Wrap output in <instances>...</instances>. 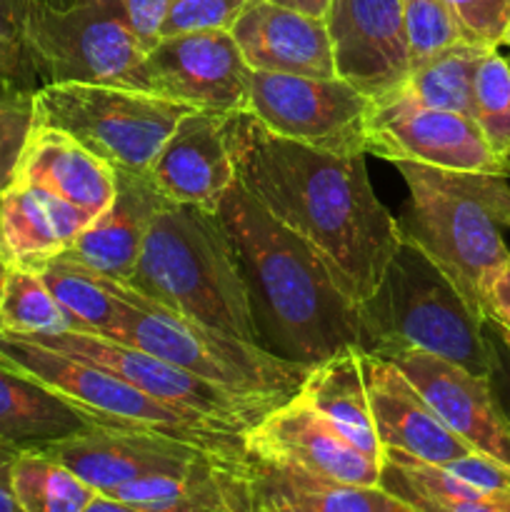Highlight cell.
Wrapping results in <instances>:
<instances>
[{
  "label": "cell",
  "instance_id": "6da1fadb",
  "mask_svg": "<svg viewBox=\"0 0 510 512\" xmlns=\"http://www.w3.org/2000/svg\"><path fill=\"white\" fill-rule=\"evenodd\" d=\"M235 178L333 270L363 303L400 240L398 220L375 195L365 155H335L278 138L250 113L233 120Z\"/></svg>",
  "mask_w": 510,
  "mask_h": 512
},
{
  "label": "cell",
  "instance_id": "7a4b0ae2",
  "mask_svg": "<svg viewBox=\"0 0 510 512\" xmlns=\"http://www.w3.org/2000/svg\"><path fill=\"white\" fill-rule=\"evenodd\" d=\"M215 213L233 240L265 350L318 365L340 350L360 348L358 303L328 263L278 223L238 178Z\"/></svg>",
  "mask_w": 510,
  "mask_h": 512
},
{
  "label": "cell",
  "instance_id": "3957f363",
  "mask_svg": "<svg viewBox=\"0 0 510 512\" xmlns=\"http://www.w3.org/2000/svg\"><path fill=\"white\" fill-rule=\"evenodd\" d=\"M125 285L160 308L258 343L243 268L218 213L165 200Z\"/></svg>",
  "mask_w": 510,
  "mask_h": 512
},
{
  "label": "cell",
  "instance_id": "277c9868",
  "mask_svg": "<svg viewBox=\"0 0 510 512\" xmlns=\"http://www.w3.org/2000/svg\"><path fill=\"white\" fill-rule=\"evenodd\" d=\"M408 185L400 238L418 245L480 313V283L510 258V185L500 175L460 173L418 163H393ZM485 320V318H483Z\"/></svg>",
  "mask_w": 510,
  "mask_h": 512
},
{
  "label": "cell",
  "instance_id": "5b68a950",
  "mask_svg": "<svg viewBox=\"0 0 510 512\" xmlns=\"http://www.w3.org/2000/svg\"><path fill=\"white\" fill-rule=\"evenodd\" d=\"M358 313L363 353L393 358L408 350H423L488 378L485 320L465 303L448 275L410 240H398L378 288L358 303Z\"/></svg>",
  "mask_w": 510,
  "mask_h": 512
},
{
  "label": "cell",
  "instance_id": "8992f818",
  "mask_svg": "<svg viewBox=\"0 0 510 512\" xmlns=\"http://www.w3.org/2000/svg\"><path fill=\"white\" fill-rule=\"evenodd\" d=\"M103 283L120 300V318L108 335L110 340L158 355L218 388L283 403L298 393L305 375L313 368L280 358L258 343H248L160 308L118 280L103 278Z\"/></svg>",
  "mask_w": 510,
  "mask_h": 512
},
{
  "label": "cell",
  "instance_id": "52a82bcc",
  "mask_svg": "<svg viewBox=\"0 0 510 512\" xmlns=\"http://www.w3.org/2000/svg\"><path fill=\"white\" fill-rule=\"evenodd\" d=\"M0 363L38 380L100 425L158 430L223 458H248L243 435L230 433L203 415L158 403L110 370L35 340L0 333Z\"/></svg>",
  "mask_w": 510,
  "mask_h": 512
},
{
  "label": "cell",
  "instance_id": "ba28073f",
  "mask_svg": "<svg viewBox=\"0 0 510 512\" xmlns=\"http://www.w3.org/2000/svg\"><path fill=\"white\" fill-rule=\"evenodd\" d=\"M190 105L138 88L48 83L35 90V123L65 130L115 170L148 175Z\"/></svg>",
  "mask_w": 510,
  "mask_h": 512
},
{
  "label": "cell",
  "instance_id": "9c48e42d",
  "mask_svg": "<svg viewBox=\"0 0 510 512\" xmlns=\"http://www.w3.org/2000/svg\"><path fill=\"white\" fill-rule=\"evenodd\" d=\"M23 48L48 83H98L128 88L130 73L148 50L133 33L123 0H73L65 8L35 3Z\"/></svg>",
  "mask_w": 510,
  "mask_h": 512
},
{
  "label": "cell",
  "instance_id": "30bf717a",
  "mask_svg": "<svg viewBox=\"0 0 510 512\" xmlns=\"http://www.w3.org/2000/svg\"><path fill=\"white\" fill-rule=\"evenodd\" d=\"M278 138L335 155H368L375 98L343 78L248 73V110Z\"/></svg>",
  "mask_w": 510,
  "mask_h": 512
},
{
  "label": "cell",
  "instance_id": "8fae6325",
  "mask_svg": "<svg viewBox=\"0 0 510 512\" xmlns=\"http://www.w3.org/2000/svg\"><path fill=\"white\" fill-rule=\"evenodd\" d=\"M20 338V335H18ZM35 343L45 348L60 350L70 358L85 360V363L100 365L118 378L128 380L145 395L170 408L188 410V413L203 415L213 420L220 428L235 435H245L263 415H268L278 400L260 398V395H243L233 390L218 388L168 360L150 355L133 345L118 343V340L103 338L95 333H80V330H65L58 335H35Z\"/></svg>",
  "mask_w": 510,
  "mask_h": 512
},
{
  "label": "cell",
  "instance_id": "7c38bea8",
  "mask_svg": "<svg viewBox=\"0 0 510 512\" xmlns=\"http://www.w3.org/2000/svg\"><path fill=\"white\" fill-rule=\"evenodd\" d=\"M248 73L228 30L160 38L130 73L128 88L148 90L190 108L245 113Z\"/></svg>",
  "mask_w": 510,
  "mask_h": 512
},
{
  "label": "cell",
  "instance_id": "4fadbf2b",
  "mask_svg": "<svg viewBox=\"0 0 510 512\" xmlns=\"http://www.w3.org/2000/svg\"><path fill=\"white\" fill-rule=\"evenodd\" d=\"M243 443L248 458L260 465L363 488H375L383 478V463L353 448L300 393L263 415L243 435Z\"/></svg>",
  "mask_w": 510,
  "mask_h": 512
},
{
  "label": "cell",
  "instance_id": "5bb4252c",
  "mask_svg": "<svg viewBox=\"0 0 510 512\" xmlns=\"http://www.w3.org/2000/svg\"><path fill=\"white\" fill-rule=\"evenodd\" d=\"M38 450L73 470L95 493H110L145 475L183 473L223 458L158 430L123 425H93Z\"/></svg>",
  "mask_w": 510,
  "mask_h": 512
},
{
  "label": "cell",
  "instance_id": "9a60e30c",
  "mask_svg": "<svg viewBox=\"0 0 510 512\" xmlns=\"http://www.w3.org/2000/svg\"><path fill=\"white\" fill-rule=\"evenodd\" d=\"M368 153L388 163H418L460 173L508 178V168L485 143L470 115L413 105H375Z\"/></svg>",
  "mask_w": 510,
  "mask_h": 512
},
{
  "label": "cell",
  "instance_id": "2e32d148",
  "mask_svg": "<svg viewBox=\"0 0 510 512\" xmlns=\"http://www.w3.org/2000/svg\"><path fill=\"white\" fill-rule=\"evenodd\" d=\"M405 0H330L325 25L333 43L335 75L375 103L400 88L410 70Z\"/></svg>",
  "mask_w": 510,
  "mask_h": 512
},
{
  "label": "cell",
  "instance_id": "e0dca14e",
  "mask_svg": "<svg viewBox=\"0 0 510 512\" xmlns=\"http://www.w3.org/2000/svg\"><path fill=\"white\" fill-rule=\"evenodd\" d=\"M235 115L193 108L178 120L148 170L150 183L168 203L218 210L235 183Z\"/></svg>",
  "mask_w": 510,
  "mask_h": 512
},
{
  "label": "cell",
  "instance_id": "ac0fdd59",
  "mask_svg": "<svg viewBox=\"0 0 510 512\" xmlns=\"http://www.w3.org/2000/svg\"><path fill=\"white\" fill-rule=\"evenodd\" d=\"M388 360H393L395 368L413 383L450 433L458 435L475 453L510 468V428L488 378L423 350H408Z\"/></svg>",
  "mask_w": 510,
  "mask_h": 512
},
{
  "label": "cell",
  "instance_id": "d6986e66",
  "mask_svg": "<svg viewBox=\"0 0 510 512\" xmlns=\"http://www.w3.org/2000/svg\"><path fill=\"white\" fill-rule=\"evenodd\" d=\"M365 385L375 433L385 450L430 465H448L475 453L445 428L443 420L430 410L423 395L395 368L393 360L365 353Z\"/></svg>",
  "mask_w": 510,
  "mask_h": 512
},
{
  "label": "cell",
  "instance_id": "ffe728a7",
  "mask_svg": "<svg viewBox=\"0 0 510 512\" xmlns=\"http://www.w3.org/2000/svg\"><path fill=\"white\" fill-rule=\"evenodd\" d=\"M230 35L250 70L335 78L333 43L323 18H310L268 0H250Z\"/></svg>",
  "mask_w": 510,
  "mask_h": 512
},
{
  "label": "cell",
  "instance_id": "44dd1931",
  "mask_svg": "<svg viewBox=\"0 0 510 512\" xmlns=\"http://www.w3.org/2000/svg\"><path fill=\"white\" fill-rule=\"evenodd\" d=\"M115 195L63 255L103 278L128 283L165 198L148 175L115 170Z\"/></svg>",
  "mask_w": 510,
  "mask_h": 512
},
{
  "label": "cell",
  "instance_id": "7402d4cb",
  "mask_svg": "<svg viewBox=\"0 0 510 512\" xmlns=\"http://www.w3.org/2000/svg\"><path fill=\"white\" fill-rule=\"evenodd\" d=\"M15 183L35 185L98 218L115 195V168L65 130L35 123Z\"/></svg>",
  "mask_w": 510,
  "mask_h": 512
},
{
  "label": "cell",
  "instance_id": "603a6c76",
  "mask_svg": "<svg viewBox=\"0 0 510 512\" xmlns=\"http://www.w3.org/2000/svg\"><path fill=\"white\" fill-rule=\"evenodd\" d=\"M90 215L35 185L13 183L0 193V245L13 263L55 258L90 225Z\"/></svg>",
  "mask_w": 510,
  "mask_h": 512
},
{
  "label": "cell",
  "instance_id": "cb8c5ba5",
  "mask_svg": "<svg viewBox=\"0 0 510 512\" xmlns=\"http://www.w3.org/2000/svg\"><path fill=\"white\" fill-rule=\"evenodd\" d=\"M353 448L375 463H385V448L375 433L365 385V353L345 348L313 365L298 390Z\"/></svg>",
  "mask_w": 510,
  "mask_h": 512
},
{
  "label": "cell",
  "instance_id": "d4e9b609",
  "mask_svg": "<svg viewBox=\"0 0 510 512\" xmlns=\"http://www.w3.org/2000/svg\"><path fill=\"white\" fill-rule=\"evenodd\" d=\"M100 425L38 380L0 363V448L35 450Z\"/></svg>",
  "mask_w": 510,
  "mask_h": 512
},
{
  "label": "cell",
  "instance_id": "484cf974",
  "mask_svg": "<svg viewBox=\"0 0 510 512\" xmlns=\"http://www.w3.org/2000/svg\"><path fill=\"white\" fill-rule=\"evenodd\" d=\"M488 50L493 48H480L460 40L433 58L413 65L400 88L375 105H413V108L450 110L473 118L475 73Z\"/></svg>",
  "mask_w": 510,
  "mask_h": 512
},
{
  "label": "cell",
  "instance_id": "4316f807",
  "mask_svg": "<svg viewBox=\"0 0 510 512\" xmlns=\"http://www.w3.org/2000/svg\"><path fill=\"white\" fill-rule=\"evenodd\" d=\"M250 465L258 485L280 495L295 512H415L380 485L363 488L313 478L293 468H275L253 460Z\"/></svg>",
  "mask_w": 510,
  "mask_h": 512
},
{
  "label": "cell",
  "instance_id": "83f0119b",
  "mask_svg": "<svg viewBox=\"0 0 510 512\" xmlns=\"http://www.w3.org/2000/svg\"><path fill=\"white\" fill-rule=\"evenodd\" d=\"M30 268L38 270L43 283L73 323V330L103 335V338L113 333L120 318V300L105 288L98 273L83 268L63 253L30 263Z\"/></svg>",
  "mask_w": 510,
  "mask_h": 512
},
{
  "label": "cell",
  "instance_id": "f1b7e54d",
  "mask_svg": "<svg viewBox=\"0 0 510 512\" xmlns=\"http://www.w3.org/2000/svg\"><path fill=\"white\" fill-rule=\"evenodd\" d=\"M10 485L23 512H85L95 490L43 450H18Z\"/></svg>",
  "mask_w": 510,
  "mask_h": 512
},
{
  "label": "cell",
  "instance_id": "f546056e",
  "mask_svg": "<svg viewBox=\"0 0 510 512\" xmlns=\"http://www.w3.org/2000/svg\"><path fill=\"white\" fill-rule=\"evenodd\" d=\"M73 330L65 310L43 283L38 270L10 260L0 293V333L35 338Z\"/></svg>",
  "mask_w": 510,
  "mask_h": 512
},
{
  "label": "cell",
  "instance_id": "4dcf8cb0",
  "mask_svg": "<svg viewBox=\"0 0 510 512\" xmlns=\"http://www.w3.org/2000/svg\"><path fill=\"white\" fill-rule=\"evenodd\" d=\"M473 120L510 173V63L498 48L483 55L475 73Z\"/></svg>",
  "mask_w": 510,
  "mask_h": 512
},
{
  "label": "cell",
  "instance_id": "1f68e13d",
  "mask_svg": "<svg viewBox=\"0 0 510 512\" xmlns=\"http://www.w3.org/2000/svg\"><path fill=\"white\" fill-rule=\"evenodd\" d=\"M35 85L0 75V193L15 183L20 158L35 128Z\"/></svg>",
  "mask_w": 510,
  "mask_h": 512
},
{
  "label": "cell",
  "instance_id": "d6a6232c",
  "mask_svg": "<svg viewBox=\"0 0 510 512\" xmlns=\"http://www.w3.org/2000/svg\"><path fill=\"white\" fill-rule=\"evenodd\" d=\"M403 15L410 68L463 40L445 0H405Z\"/></svg>",
  "mask_w": 510,
  "mask_h": 512
},
{
  "label": "cell",
  "instance_id": "836d02e7",
  "mask_svg": "<svg viewBox=\"0 0 510 512\" xmlns=\"http://www.w3.org/2000/svg\"><path fill=\"white\" fill-rule=\"evenodd\" d=\"M250 0H173L160 25V38L185 33L228 30L243 15Z\"/></svg>",
  "mask_w": 510,
  "mask_h": 512
},
{
  "label": "cell",
  "instance_id": "e575fe53",
  "mask_svg": "<svg viewBox=\"0 0 510 512\" xmlns=\"http://www.w3.org/2000/svg\"><path fill=\"white\" fill-rule=\"evenodd\" d=\"M465 43L498 48L510 20V0H445Z\"/></svg>",
  "mask_w": 510,
  "mask_h": 512
},
{
  "label": "cell",
  "instance_id": "d590c367",
  "mask_svg": "<svg viewBox=\"0 0 510 512\" xmlns=\"http://www.w3.org/2000/svg\"><path fill=\"white\" fill-rule=\"evenodd\" d=\"M380 488L388 490L398 500H403L415 512H510V498L503 500H463L443 498V495H425L420 490L408 488L393 478H380Z\"/></svg>",
  "mask_w": 510,
  "mask_h": 512
},
{
  "label": "cell",
  "instance_id": "8d00e7d4",
  "mask_svg": "<svg viewBox=\"0 0 510 512\" xmlns=\"http://www.w3.org/2000/svg\"><path fill=\"white\" fill-rule=\"evenodd\" d=\"M443 468L470 488L490 495V498H510V468L488 458V455L470 453L465 458L443 465Z\"/></svg>",
  "mask_w": 510,
  "mask_h": 512
},
{
  "label": "cell",
  "instance_id": "74e56055",
  "mask_svg": "<svg viewBox=\"0 0 510 512\" xmlns=\"http://www.w3.org/2000/svg\"><path fill=\"white\" fill-rule=\"evenodd\" d=\"M480 313L510 338V258L495 265L480 283Z\"/></svg>",
  "mask_w": 510,
  "mask_h": 512
},
{
  "label": "cell",
  "instance_id": "f35d334b",
  "mask_svg": "<svg viewBox=\"0 0 510 512\" xmlns=\"http://www.w3.org/2000/svg\"><path fill=\"white\" fill-rule=\"evenodd\" d=\"M485 335H488L490 345V388H493L500 413L510 428V338L488 320H485Z\"/></svg>",
  "mask_w": 510,
  "mask_h": 512
},
{
  "label": "cell",
  "instance_id": "ab89813d",
  "mask_svg": "<svg viewBox=\"0 0 510 512\" xmlns=\"http://www.w3.org/2000/svg\"><path fill=\"white\" fill-rule=\"evenodd\" d=\"M170 3L173 0H123L130 28L138 35L145 50H150L160 40V25H163Z\"/></svg>",
  "mask_w": 510,
  "mask_h": 512
},
{
  "label": "cell",
  "instance_id": "60d3db41",
  "mask_svg": "<svg viewBox=\"0 0 510 512\" xmlns=\"http://www.w3.org/2000/svg\"><path fill=\"white\" fill-rule=\"evenodd\" d=\"M0 75H10V78L25 80V83L40 88L38 73H35L33 63H30V55L23 45L8 43V40L0 38Z\"/></svg>",
  "mask_w": 510,
  "mask_h": 512
},
{
  "label": "cell",
  "instance_id": "b9f144b4",
  "mask_svg": "<svg viewBox=\"0 0 510 512\" xmlns=\"http://www.w3.org/2000/svg\"><path fill=\"white\" fill-rule=\"evenodd\" d=\"M30 8H33V0H0V38L23 45V30Z\"/></svg>",
  "mask_w": 510,
  "mask_h": 512
},
{
  "label": "cell",
  "instance_id": "7bdbcfd3",
  "mask_svg": "<svg viewBox=\"0 0 510 512\" xmlns=\"http://www.w3.org/2000/svg\"><path fill=\"white\" fill-rule=\"evenodd\" d=\"M253 488H255V498H253V505H250V512H295L283 498H280V495L270 493V490H265L263 485H258L255 475H253Z\"/></svg>",
  "mask_w": 510,
  "mask_h": 512
},
{
  "label": "cell",
  "instance_id": "ee69618b",
  "mask_svg": "<svg viewBox=\"0 0 510 512\" xmlns=\"http://www.w3.org/2000/svg\"><path fill=\"white\" fill-rule=\"evenodd\" d=\"M268 3L283 5V8L298 10V13L310 15V18H323V20L330 8V0H268Z\"/></svg>",
  "mask_w": 510,
  "mask_h": 512
},
{
  "label": "cell",
  "instance_id": "f6af8a7d",
  "mask_svg": "<svg viewBox=\"0 0 510 512\" xmlns=\"http://www.w3.org/2000/svg\"><path fill=\"white\" fill-rule=\"evenodd\" d=\"M85 512H148V510L135 508V505L125 503V500L113 498V495L98 493L93 500H90V505L85 508Z\"/></svg>",
  "mask_w": 510,
  "mask_h": 512
},
{
  "label": "cell",
  "instance_id": "bcb514c9",
  "mask_svg": "<svg viewBox=\"0 0 510 512\" xmlns=\"http://www.w3.org/2000/svg\"><path fill=\"white\" fill-rule=\"evenodd\" d=\"M0 512H23L10 485V465H0Z\"/></svg>",
  "mask_w": 510,
  "mask_h": 512
},
{
  "label": "cell",
  "instance_id": "7dc6e473",
  "mask_svg": "<svg viewBox=\"0 0 510 512\" xmlns=\"http://www.w3.org/2000/svg\"><path fill=\"white\" fill-rule=\"evenodd\" d=\"M8 265H10L8 253H5L3 245H0V293H3V280H5V273H8Z\"/></svg>",
  "mask_w": 510,
  "mask_h": 512
},
{
  "label": "cell",
  "instance_id": "c3c4849f",
  "mask_svg": "<svg viewBox=\"0 0 510 512\" xmlns=\"http://www.w3.org/2000/svg\"><path fill=\"white\" fill-rule=\"evenodd\" d=\"M40 3V5H53V8H65V5H70L73 0H33V5Z\"/></svg>",
  "mask_w": 510,
  "mask_h": 512
},
{
  "label": "cell",
  "instance_id": "681fc988",
  "mask_svg": "<svg viewBox=\"0 0 510 512\" xmlns=\"http://www.w3.org/2000/svg\"><path fill=\"white\" fill-rule=\"evenodd\" d=\"M15 450H8V448H0V465H10V460H13Z\"/></svg>",
  "mask_w": 510,
  "mask_h": 512
},
{
  "label": "cell",
  "instance_id": "f907efd6",
  "mask_svg": "<svg viewBox=\"0 0 510 512\" xmlns=\"http://www.w3.org/2000/svg\"><path fill=\"white\" fill-rule=\"evenodd\" d=\"M500 45H508L510 48V20H508V25H505V33H503V40H500Z\"/></svg>",
  "mask_w": 510,
  "mask_h": 512
}]
</instances>
